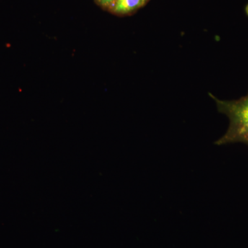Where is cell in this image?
<instances>
[{"mask_svg":"<svg viewBox=\"0 0 248 248\" xmlns=\"http://www.w3.org/2000/svg\"><path fill=\"white\" fill-rule=\"evenodd\" d=\"M149 0H117L110 11L117 16H131L143 7Z\"/></svg>","mask_w":248,"mask_h":248,"instance_id":"obj_2","label":"cell"},{"mask_svg":"<svg viewBox=\"0 0 248 248\" xmlns=\"http://www.w3.org/2000/svg\"><path fill=\"white\" fill-rule=\"evenodd\" d=\"M116 1L117 0H94L98 6H100L104 11H108V12H110L112 6L115 4Z\"/></svg>","mask_w":248,"mask_h":248,"instance_id":"obj_3","label":"cell"},{"mask_svg":"<svg viewBox=\"0 0 248 248\" xmlns=\"http://www.w3.org/2000/svg\"><path fill=\"white\" fill-rule=\"evenodd\" d=\"M149 1H150V0H149Z\"/></svg>","mask_w":248,"mask_h":248,"instance_id":"obj_4","label":"cell"},{"mask_svg":"<svg viewBox=\"0 0 248 248\" xmlns=\"http://www.w3.org/2000/svg\"><path fill=\"white\" fill-rule=\"evenodd\" d=\"M217 104L219 112L224 114L230 120L229 127L223 136L215 144L243 143L248 146V93L236 100H220L209 93Z\"/></svg>","mask_w":248,"mask_h":248,"instance_id":"obj_1","label":"cell"}]
</instances>
